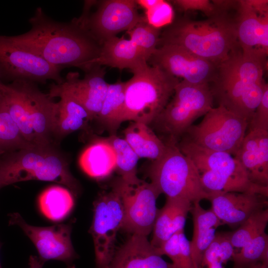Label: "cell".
<instances>
[{
  "instance_id": "6da1fadb",
  "label": "cell",
  "mask_w": 268,
  "mask_h": 268,
  "mask_svg": "<svg viewBox=\"0 0 268 268\" xmlns=\"http://www.w3.org/2000/svg\"><path fill=\"white\" fill-rule=\"evenodd\" d=\"M29 22L30 29L10 36L13 41L62 69L75 67L86 72L94 66L101 45L76 18L69 22H58L38 7Z\"/></svg>"
},
{
  "instance_id": "7a4b0ae2",
  "label": "cell",
  "mask_w": 268,
  "mask_h": 268,
  "mask_svg": "<svg viewBox=\"0 0 268 268\" xmlns=\"http://www.w3.org/2000/svg\"><path fill=\"white\" fill-rule=\"evenodd\" d=\"M235 2L214 4L217 12L204 20L183 17L173 22L160 34L158 47L176 45L219 67L240 48L235 15H230L228 11Z\"/></svg>"
},
{
  "instance_id": "3957f363",
  "label": "cell",
  "mask_w": 268,
  "mask_h": 268,
  "mask_svg": "<svg viewBox=\"0 0 268 268\" xmlns=\"http://www.w3.org/2000/svg\"><path fill=\"white\" fill-rule=\"evenodd\" d=\"M0 104L8 113L24 139L35 147L57 146L55 137L58 103L36 83L18 80L0 87Z\"/></svg>"
},
{
  "instance_id": "277c9868",
  "label": "cell",
  "mask_w": 268,
  "mask_h": 268,
  "mask_svg": "<svg viewBox=\"0 0 268 268\" xmlns=\"http://www.w3.org/2000/svg\"><path fill=\"white\" fill-rule=\"evenodd\" d=\"M29 180L56 182L75 194L79 190L67 159L57 146L32 147L0 156V189Z\"/></svg>"
},
{
  "instance_id": "5b68a950",
  "label": "cell",
  "mask_w": 268,
  "mask_h": 268,
  "mask_svg": "<svg viewBox=\"0 0 268 268\" xmlns=\"http://www.w3.org/2000/svg\"><path fill=\"white\" fill-rule=\"evenodd\" d=\"M125 81L124 121L151 124L170 100L180 82L157 66L148 65Z\"/></svg>"
},
{
  "instance_id": "8992f818",
  "label": "cell",
  "mask_w": 268,
  "mask_h": 268,
  "mask_svg": "<svg viewBox=\"0 0 268 268\" xmlns=\"http://www.w3.org/2000/svg\"><path fill=\"white\" fill-rule=\"evenodd\" d=\"M166 144L164 154L150 165L147 175L150 182L166 198L184 199L192 204L208 200L209 194L192 161L180 151L177 142L168 140Z\"/></svg>"
},
{
  "instance_id": "52a82bcc",
  "label": "cell",
  "mask_w": 268,
  "mask_h": 268,
  "mask_svg": "<svg viewBox=\"0 0 268 268\" xmlns=\"http://www.w3.org/2000/svg\"><path fill=\"white\" fill-rule=\"evenodd\" d=\"M174 95L151 123L159 132L177 142L194 122L213 107V95L209 84H196L180 81Z\"/></svg>"
},
{
  "instance_id": "ba28073f",
  "label": "cell",
  "mask_w": 268,
  "mask_h": 268,
  "mask_svg": "<svg viewBox=\"0 0 268 268\" xmlns=\"http://www.w3.org/2000/svg\"><path fill=\"white\" fill-rule=\"evenodd\" d=\"M246 120L221 105L212 108L201 122L192 125L186 133L195 144L235 156L246 134Z\"/></svg>"
},
{
  "instance_id": "9c48e42d",
  "label": "cell",
  "mask_w": 268,
  "mask_h": 268,
  "mask_svg": "<svg viewBox=\"0 0 268 268\" xmlns=\"http://www.w3.org/2000/svg\"><path fill=\"white\" fill-rule=\"evenodd\" d=\"M112 189L119 195L123 208L122 229L132 234L147 236L152 231L158 209L156 200L161 194L151 182L141 180L130 184L120 177Z\"/></svg>"
},
{
  "instance_id": "30bf717a",
  "label": "cell",
  "mask_w": 268,
  "mask_h": 268,
  "mask_svg": "<svg viewBox=\"0 0 268 268\" xmlns=\"http://www.w3.org/2000/svg\"><path fill=\"white\" fill-rule=\"evenodd\" d=\"M61 70L16 43L10 36L0 35V81L25 80L45 83L53 80L60 84L64 80Z\"/></svg>"
},
{
  "instance_id": "8fae6325",
  "label": "cell",
  "mask_w": 268,
  "mask_h": 268,
  "mask_svg": "<svg viewBox=\"0 0 268 268\" xmlns=\"http://www.w3.org/2000/svg\"><path fill=\"white\" fill-rule=\"evenodd\" d=\"M93 205L90 233L93 240L96 268H108L116 251L117 233L122 227V203L118 194L112 189L100 193Z\"/></svg>"
},
{
  "instance_id": "7c38bea8",
  "label": "cell",
  "mask_w": 268,
  "mask_h": 268,
  "mask_svg": "<svg viewBox=\"0 0 268 268\" xmlns=\"http://www.w3.org/2000/svg\"><path fill=\"white\" fill-rule=\"evenodd\" d=\"M134 0H107L99 2L96 10L90 13L84 6L78 22L101 45L118 33L133 28L145 18L137 11Z\"/></svg>"
},
{
  "instance_id": "4fadbf2b",
  "label": "cell",
  "mask_w": 268,
  "mask_h": 268,
  "mask_svg": "<svg viewBox=\"0 0 268 268\" xmlns=\"http://www.w3.org/2000/svg\"><path fill=\"white\" fill-rule=\"evenodd\" d=\"M148 62L175 77L196 84L214 83L219 67L183 48L171 44L158 46Z\"/></svg>"
},
{
  "instance_id": "5bb4252c",
  "label": "cell",
  "mask_w": 268,
  "mask_h": 268,
  "mask_svg": "<svg viewBox=\"0 0 268 268\" xmlns=\"http://www.w3.org/2000/svg\"><path fill=\"white\" fill-rule=\"evenodd\" d=\"M8 216L9 224L22 230L35 246L42 261L58 260L65 263L67 268H74L73 262L77 255L72 244L69 224L36 226L27 223L18 212Z\"/></svg>"
},
{
  "instance_id": "9a60e30c",
  "label": "cell",
  "mask_w": 268,
  "mask_h": 268,
  "mask_svg": "<svg viewBox=\"0 0 268 268\" xmlns=\"http://www.w3.org/2000/svg\"><path fill=\"white\" fill-rule=\"evenodd\" d=\"M105 69L95 65L85 72L82 79L79 78L78 72H69L62 83L50 85L49 94L53 98L60 93L71 96L86 110L92 120L96 119L108 89Z\"/></svg>"
},
{
  "instance_id": "2e32d148",
  "label": "cell",
  "mask_w": 268,
  "mask_h": 268,
  "mask_svg": "<svg viewBox=\"0 0 268 268\" xmlns=\"http://www.w3.org/2000/svg\"><path fill=\"white\" fill-rule=\"evenodd\" d=\"M267 83H250L235 76L219 73L211 89L219 105L243 118L249 123L258 107Z\"/></svg>"
},
{
  "instance_id": "e0dca14e",
  "label": "cell",
  "mask_w": 268,
  "mask_h": 268,
  "mask_svg": "<svg viewBox=\"0 0 268 268\" xmlns=\"http://www.w3.org/2000/svg\"><path fill=\"white\" fill-rule=\"evenodd\" d=\"M211 209L223 225L234 228L255 212L267 208L268 197L251 192L209 193Z\"/></svg>"
},
{
  "instance_id": "ac0fdd59",
  "label": "cell",
  "mask_w": 268,
  "mask_h": 268,
  "mask_svg": "<svg viewBox=\"0 0 268 268\" xmlns=\"http://www.w3.org/2000/svg\"><path fill=\"white\" fill-rule=\"evenodd\" d=\"M235 21L242 52L268 57V13L257 11L247 0H238Z\"/></svg>"
},
{
  "instance_id": "d6986e66",
  "label": "cell",
  "mask_w": 268,
  "mask_h": 268,
  "mask_svg": "<svg viewBox=\"0 0 268 268\" xmlns=\"http://www.w3.org/2000/svg\"><path fill=\"white\" fill-rule=\"evenodd\" d=\"M177 145L180 151L192 161L200 174L210 171L224 176L249 180L240 162L227 152L204 148L188 138Z\"/></svg>"
},
{
  "instance_id": "ffe728a7",
  "label": "cell",
  "mask_w": 268,
  "mask_h": 268,
  "mask_svg": "<svg viewBox=\"0 0 268 268\" xmlns=\"http://www.w3.org/2000/svg\"><path fill=\"white\" fill-rule=\"evenodd\" d=\"M234 157L250 181L268 187V131L249 129Z\"/></svg>"
},
{
  "instance_id": "44dd1931",
  "label": "cell",
  "mask_w": 268,
  "mask_h": 268,
  "mask_svg": "<svg viewBox=\"0 0 268 268\" xmlns=\"http://www.w3.org/2000/svg\"><path fill=\"white\" fill-rule=\"evenodd\" d=\"M162 256L147 236L132 234L115 251L108 268H174Z\"/></svg>"
},
{
  "instance_id": "7402d4cb",
  "label": "cell",
  "mask_w": 268,
  "mask_h": 268,
  "mask_svg": "<svg viewBox=\"0 0 268 268\" xmlns=\"http://www.w3.org/2000/svg\"><path fill=\"white\" fill-rule=\"evenodd\" d=\"M143 54L130 39L124 36H114L101 45L99 55L94 65L128 68L134 74L145 68L149 65Z\"/></svg>"
},
{
  "instance_id": "603a6c76",
  "label": "cell",
  "mask_w": 268,
  "mask_h": 268,
  "mask_svg": "<svg viewBox=\"0 0 268 268\" xmlns=\"http://www.w3.org/2000/svg\"><path fill=\"white\" fill-rule=\"evenodd\" d=\"M192 203L181 198H166L163 207L158 209L150 241L159 248L176 233L184 230Z\"/></svg>"
},
{
  "instance_id": "cb8c5ba5",
  "label": "cell",
  "mask_w": 268,
  "mask_h": 268,
  "mask_svg": "<svg viewBox=\"0 0 268 268\" xmlns=\"http://www.w3.org/2000/svg\"><path fill=\"white\" fill-rule=\"evenodd\" d=\"M116 155L106 138L93 139L83 150L79 158L82 170L97 180L109 176L115 170Z\"/></svg>"
},
{
  "instance_id": "d4e9b609",
  "label": "cell",
  "mask_w": 268,
  "mask_h": 268,
  "mask_svg": "<svg viewBox=\"0 0 268 268\" xmlns=\"http://www.w3.org/2000/svg\"><path fill=\"white\" fill-rule=\"evenodd\" d=\"M267 67V57L243 53L239 48L220 65L218 72L247 82L260 83L265 81L263 75Z\"/></svg>"
},
{
  "instance_id": "484cf974",
  "label": "cell",
  "mask_w": 268,
  "mask_h": 268,
  "mask_svg": "<svg viewBox=\"0 0 268 268\" xmlns=\"http://www.w3.org/2000/svg\"><path fill=\"white\" fill-rule=\"evenodd\" d=\"M54 137L57 143L67 135L79 130L86 129L92 121L86 110L71 96L60 93Z\"/></svg>"
},
{
  "instance_id": "4316f807",
  "label": "cell",
  "mask_w": 268,
  "mask_h": 268,
  "mask_svg": "<svg viewBox=\"0 0 268 268\" xmlns=\"http://www.w3.org/2000/svg\"><path fill=\"white\" fill-rule=\"evenodd\" d=\"M124 134L125 139L139 158L156 160L166 150V144L145 124L133 122L125 129Z\"/></svg>"
},
{
  "instance_id": "83f0119b",
  "label": "cell",
  "mask_w": 268,
  "mask_h": 268,
  "mask_svg": "<svg viewBox=\"0 0 268 268\" xmlns=\"http://www.w3.org/2000/svg\"><path fill=\"white\" fill-rule=\"evenodd\" d=\"M125 86V81L120 80L109 84L101 109L96 118L110 135H116L117 131L124 122Z\"/></svg>"
},
{
  "instance_id": "f1b7e54d",
  "label": "cell",
  "mask_w": 268,
  "mask_h": 268,
  "mask_svg": "<svg viewBox=\"0 0 268 268\" xmlns=\"http://www.w3.org/2000/svg\"><path fill=\"white\" fill-rule=\"evenodd\" d=\"M74 204L71 191L58 185L46 188L38 198L41 212L47 218L56 222L67 217L71 211Z\"/></svg>"
},
{
  "instance_id": "f546056e",
  "label": "cell",
  "mask_w": 268,
  "mask_h": 268,
  "mask_svg": "<svg viewBox=\"0 0 268 268\" xmlns=\"http://www.w3.org/2000/svg\"><path fill=\"white\" fill-rule=\"evenodd\" d=\"M204 190L209 193L251 192L268 197V187L260 186L251 181L222 176L206 171L201 174Z\"/></svg>"
},
{
  "instance_id": "4dcf8cb0",
  "label": "cell",
  "mask_w": 268,
  "mask_h": 268,
  "mask_svg": "<svg viewBox=\"0 0 268 268\" xmlns=\"http://www.w3.org/2000/svg\"><path fill=\"white\" fill-rule=\"evenodd\" d=\"M112 144L116 155L115 170L126 182L135 184L141 179L137 176V164L139 157L125 138L116 135L107 137Z\"/></svg>"
},
{
  "instance_id": "1f68e13d",
  "label": "cell",
  "mask_w": 268,
  "mask_h": 268,
  "mask_svg": "<svg viewBox=\"0 0 268 268\" xmlns=\"http://www.w3.org/2000/svg\"><path fill=\"white\" fill-rule=\"evenodd\" d=\"M234 253L233 268H253L259 263H268V235L265 232Z\"/></svg>"
},
{
  "instance_id": "d6a6232c",
  "label": "cell",
  "mask_w": 268,
  "mask_h": 268,
  "mask_svg": "<svg viewBox=\"0 0 268 268\" xmlns=\"http://www.w3.org/2000/svg\"><path fill=\"white\" fill-rule=\"evenodd\" d=\"M160 254L168 257L174 268H195L192 260L190 241L184 231L174 234L158 248Z\"/></svg>"
},
{
  "instance_id": "836d02e7",
  "label": "cell",
  "mask_w": 268,
  "mask_h": 268,
  "mask_svg": "<svg viewBox=\"0 0 268 268\" xmlns=\"http://www.w3.org/2000/svg\"><path fill=\"white\" fill-rule=\"evenodd\" d=\"M268 222V208L251 215L236 230L231 232L230 240L234 248H241L251 240L265 233Z\"/></svg>"
},
{
  "instance_id": "e575fe53",
  "label": "cell",
  "mask_w": 268,
  "mask_h": 268,
  "mask_svg": "<svg viewBox=\"0 0 268 268\" xmlns=\"http://www.w3.org/2000/svg\"><path fill=\"white\" fill-rule=\"evenodd\" d=\"M33 146L23 137L11 117L0 104V156Z\"/></svg>"
},
{
  "instance_id": "d590c367",
  "label": "cell",
  "mask_w": 268,
  "mask_h": 268,
  "mask_svg": "<svg viewBox=\"0 0 268 268\" xmlns=\"http://www.w3.org/2000/svg\"><path fill=\"white\" fill-rule=\"evenodd\" d=\"M127 33L130 40L140 50L148 61L158 47L160 29L149 25L145 18Z\"/></svg>"
},
{
  "instance_id": "8d00e7d4",
  "label": "cell",
  "mask_w": 268,
  "mask_h": 268,
  "mask_svg": "<svg viewBox=\"0 0 268 268\" xmlns=\"http://www.w3.org/2000/svg\"><path fill=\"white\" fill-rule=\"evenodd\" d=\"M192 240L190 241L191 254L195 268H201L203 254L214 240L216 229L194 225Z\"/></svg>"
},
{
  "instance_id": "74e56055",
  "label": "cell",
  "mask_w": 268,
  "mask_h": 268,
  "mask_svg": "<svg viewBox=\"0 0 268 268\" xmlns=\"http://www.w3.org/2000/svg\"><path fill=\"white\" fill-rule=\"evenodd\" d=\"M145 18L151 26L160 29L170 25L174 18V12L169 2L158 0L153 6L145 10Z\"/></svg>"
},
{
  "instance_id": "f35d334b",
  "label": "cell",
  "mask_w": 268,
  "mask_h": 268,
  "mask_svg": "<svg viewBox=\"0 0 268 268\" xmlns=\"http://www.w3.org/2000/svg\"><path fill=\"white\" fill-rule=\"evenodd\" d=\"M249 129L268 131V85L266 84L262 99L248 123Z\"/></svg>"
},
{
  "instance_id": "ab89813d",
  "label": "cell",
  "mask_w": 268,
  "mask_h": 268,
  "mask_svg": "<svg viewBox=\"0 0 268 268\" xmlns=\"http://www.w3.org/2000/svg\"><path fill=\"white\" fill-rule=\"evenodd\" d=\"M173 2L182 10H200L207 17L217 11V7L209 0H175Z\"/></svg>"
},
{
  "instance_id": "60d3db41",
  "label": "cell",
  "mask_w": 268,
  "mask_h": 268,
  "mask_svg": "<svg viewBox=\"0 0 268 268\" xmlns=\"http://www.w3.org/2000/svg\"><path fill=\"white\" fill-rule=\"evenodd\" d=\"M219 243L220 257L225 265L235 253L234 248L231 242V232L216 233Z\"/></svg>"
},
{
  "instance_id": "b9f144b4",
  "label": "cell",
  "mask_w": 268,
  "mask_h": 268,
  "mask_svg": "<svg viewBox=\"0 0 268 268\" xmlns=\"http://www.w3.org/2000/svg\"><path fill=\"white\" fill-rule=\"evenodd\" d=\"M218 260L221 261L220 257L219 238L216 233L214 240L203 254L201 263V268H203L208 264Z\"/></svg>"
},
{
  "instance_id": "7bdbcfd3",
  "label": "cell",
  "mask_w": 268,
  "mask_h": 268,
  "mask_svg": "<svg viewBox=\"0 0 268 268\" xmlns=\"http://www.w3.org/2000/svg\"><path fill=\"white\" fill-rule=\"evenodd\" d=\"M255 10L261 13H268V0H247Z\"/></svg>"
},
{
  "instance_id": "ee69618b",
  "label": "cell",
  "mask_w": 268,
  "mask_h": 268,
  "mask_svg": "<svg viewBox=\"0 0 268 268\" xmlns=\"http://www.w3.org/2000/svg\"><path fill=\"white\" fill-rule=\"evenodd\" d=\"M44 263L36 256L31 255L29 258V268H42Z\"/></svg>"
},
{
  "instance_id": "f6af8a7d",
  "label": "cell",
  "mask_w": 268,
  "mask_h": 268,
  "mask_svg": "<svg viewBox=\"0 0 268 268\" xmlns=\"http://www.w3.org/2000/svg\"><path fill=\"white\" fill-rule=\"evenodd\" d=\"M225 264L220 260L215 261L203 268H224Z\"/></svg>"
},
{
  "instance_id": "bcb514c9",
  "label": "cell",
  "mask_w": 268,
  "mask_h": 268,
  "mask_svg": "<svg viewBox=\"0 0 268 268\" xmlns=\"http://www.w3.org/2000/svg\"><path fill=\"white\" fill-rule=\"evenodd\" d=\"M253 268H268V263H259L256 265Z\"/></svg>"
},
{
  "instance_id": "7dc6e473",
  "label": "cell",
  "mask_w": 268,
  "mask_h": 268,
  "mask_svg": "<svg viewBox=\"0 0 268 268\" xmlns=\"http://www.w3.org/2000/svg\"><path fill=\"white\" fill-rule=\"evenodd\" d=\"M0 247H1V244H0ZM0 268H2V267H1V264H0Z\"/></svg>"
},
{
  "instance_id": "c3c4849f",
  "label": "cell",
  "mask_w": 268,
  "mask_h": 268,
  "mask_svg": "<svg viewBox=\"0 0 268 268\" xmlns=\"http://www.w3.org/2000/svg\"><path fill=\"white\" fill-rule=\"evenodd\" d=\"M2 82H3L0 81V87L1 85V84L2 83Z\"/></svg>"
}]
</instances>
